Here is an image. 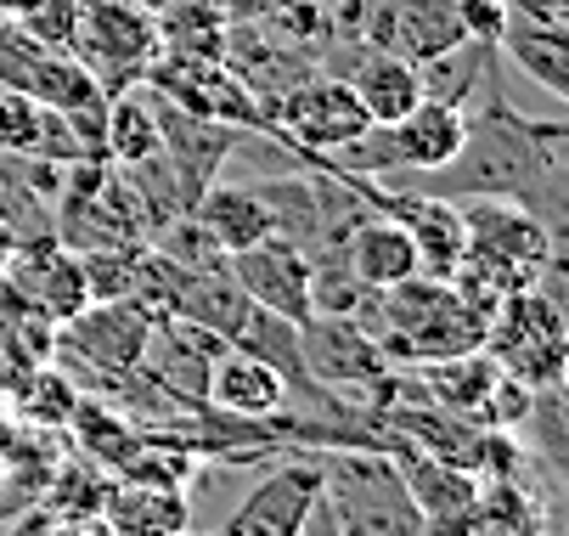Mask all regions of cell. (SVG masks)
Segmentation results:
<instances>
[{"mask_svg": "<svg viewBox=\"0 0 569 536\" xmlns=\"http://www.w3.org/2000/svg\"><path fill=\"white\" fill-rule=\"evenodd\" d=\"M226 18L214 0H170L158 12V51L187 62H220L226 57Z\"/></svg>", "mask_w": 569, "mask_h": 536, "instance_id": "cb8c5ba5", "label": "cell"}, {"mask_svg": "<svg viewBox=\"0 0 569 536\" xmlns=\"http://www.w3.org/2000/svg\"><path fill=\"white\" fill-rule=\"evenodd\" d=\"M192 220L214 238V249H220L226 260L242 255V249H254L260 238L277 232L266 198H260L254 187H237V181H209V187L198 192V204H192Z\"/></svg>", "mask_w": 569, "mask_h": 536, "instance_id": "ac0fdd59", "label": "cell"}, {"mask_svg": "<svg viewBox=\"0 0 569 536\" xmlns=\"http://www.w3.org/2000/svg\"><path fill=\"white\" fill-rule=\"evenodd\" d=\"M214 7H220L226 23H254V18H266L277 7V0H214Z\"/></svg>", "mask_w": 569, "mask_h": 536, "instance_id": "f546056e", "label": "cell"}, {"mask_svg": "<svg viewBox=\"0 0 569 536\" xmlns=\"http://www.w3.org/2000/svg\"><path fill=\"white\" fill-rule=\"evenodd\" d=\"M231 345H237V350H249L254 361H266V367L282 378V385H288V396L310 385L305 356H299V322H288V317H277V311H260V305H249V317H242V328L231 334Z\"/></svg>", "mask_w": 569, "mask_h": 536, "instance_id": "d4e9b609", "label": "cell"}, {"mask_svg": "<svg viewBox=\"0 0 569 536\" xmlns=\"http://www.w3.org/2000/svg\"><path fill=\"white\" fill-rule=\"evenodd\" d=\"M158 328V311L141 299H91L51 334V361L57 367H86L97 385L119 373H136L147 356V339Z\"/></svg>", "mask_w": 569, "mask_h": 536, "instance_id": "5b68a950", "label": "cell"}, {"mask_svg": "<svg viewBox=\"0 0 569 536\" xmlns=\"http://www.w3.org/2000/svg\"><path fill=\"white\" fill-rule=\"evenodd\" d=\"M389 141H395L400 170L435 176V170H446L457 159L462 141H468V108L440 102V97H423L400 125H389Z\"/></svg>", "mask_w": 569, "mask_h": 536, "instance_id": "5bb4252c", "label": "cell"}, {"mask_svg": "<svg viewBox=\"0 0 569 536\" xmlns=\"http://www.w3.org/2000/svg\"><path fill=\"white\" fill-rule=\"evenodd\" d=\"M68 429H73L79 457H86V464H97L108 480H113V475L130 464V457L147 446V429H141L130 413H119L113 401H86V396H79Z\"/></svg>", "mask_w": 569, "mask_h": 536, "instance_id": "7402d4cb", "label": "cell"}, {"mask_svg": "<svg viewBox=\"0 0 569 536\" xmlns=\"http://www.w3.org/2000/svg\"><path fill=\"white\" fill-rule=\"evenodd\" d=\"M350 91L361 102V113L372 125H400L423 102V80H418V62H406L395 51H378V46H356L350 57Z\"/></svg>", "mask_w": 569, "mask_h": 536, "instance_id": "e0dca14e", "label": "cell"}, {"mask_svg": "<svg viewBox=\"0 0 569 536\" xmlns=\"http://www.w3.org/2000/svg\"><path fill=\"white\" fill-rule=\"evenodd\" d=\"M328 7H333V0H328Z\"/></svg>", "mask_w": 569, "mask_h": 536, "instance_id": "d6a6232c", "label": "cell"}, {"mask_svg": "<svg viewBox=\"0 0 569 536\" xmlns=\"http://www.w3.org/2000/svg\"><path fill=\"white\" fill-rule=\"evenodd\" d=\"M361 130H372V119L361 113L345 73H310L288 97L271 102V119H266V136H277L282 147H293L310 165H321L328 152H339Z\"/></svg>", "mask_w": 569, "mask_h": 536, "instance_id": "52a82bcc", "label": "cell"}, {"mask_svg": "<svg viewBox=\"0 0 569 536\" xmlns=\"http://www.w3.org/2000/svg\"><path fill=\"white\" fill-rule=\"evenodd\" d=\"M0 282H7L29 305V311H40L46 322H68L73 311H86V305H91L79 255L57 232H40V238L12 244L7 260H0Z\"/></svg>", "mask_w": 569, "mask_h": 536, "instance_id": "30bf717a", "label": "cell"}, {"mask_svg": "<svg viewBox=\"0 0 569 536\" xmlns=\"http://www.w3.org/2000/svg\"><path fill=\"white\" fill-rule=\"evenodd\" d=\"M429 192L468 198V192H497L525 204L547 220V232L563 238V125L519 119L502 97H491L479 119H468L462 152L429 176Z\"/></svg>", "mask_w": 569, "mask_h": 536, "instance_id": "6da1fadb", "label": "cell"}, {"mask_svg": "<svg viewBox=\"0 0 569 536\" xmlns=\"http://www.w3.org/2000/svg\"><path fill=\"white\" fill-rule=\"evenodd\" d=\"M497 57H508L513 73L541 86L552 102H569V23H525L508 18L497 34Z\"/></svg>", "mask_w": 569, "mask_h": 536, "instance_id": "ffe728a7", "label": "cell"}, {"mask_svg": "<svg viewBox=\"0 0 569 536\" xmlns=\"http://www.w3.org/2000/svg\"><path fill=\"white\" fill-rule=\"evenodd\" d=\"M51 536H113L102 514H57V530Z\"/></svg>", "mask_w": 569, "mask_h": 536, "instance_id": "f1b7e54d", "label": "cell"}, {"mask_svg": "<svg viewBox=\"0 0 569 536\" xmlns=\"http://www.w3.org/2000/svg\"><path fill=\"white\" fill-rule=\"evenodd\" d=\"M136 7H141V12H152V18H158V12H164V7H170V0H136Z\"/></svg>", "mask_w": 569, "mask_h": 536, "instance_id": "4dcf8cb0", "label": "cell"}, {"mask_svg": "<svg viewBox=\"0 0 569 536\" xmlns=\"http://www.w3.org/2000/svg\"><path fill=\"white\" fill-rule=\"evenodd\" d=\"M226 271H231V282L242 288V299L260 305V311H277V317H288V322H305V317H310V255H305L293 238L271 232V238H260L254 249L231 255Z\"/></svg>", "mask_w": 569, "mask_h": 536, "instance_id": "8fae6325", "label": "cell"}, {"mask_svg": "<svg viewBox=\"0 0 569 536\" xmlns=\"http://www.w3.org/2000/svg\"><path fill=\"white\" fill-rule=\"evenodd\" d=\"M345 266H350V277H356L367 294H378V288H395V282H406V277H418V249H412V238H406V226H400L395 215L372 209V215H361V220L350 226Z\"/></svg>", "mask_w": 569, "mask_h": 536, "instance_id": "9a60e30c", "label": "cell"}, {"mask_svg": "<svg viewBox=\"0 0 569 536\" xmlns=\"http://www.w3.org/2000/svg\"><path fill=\"white\" fill-rule=\"evenodd\" d=\"M203 407H214V413H226V418H249V424H254V418H277V413L288 407V385H282L266 361H254L249 350L226 345V350L214 356Z\"/></svg>", "mask_w": 569, "mask_h": 536, "instance_id": "2e32d148", "label": "cell"}, {"mask_svg": "<svg viewBox=\"0 0 569 536\" xmlns=\"http://www.w3.org/2000/svg\"><path fill=\"white\" fill-rule=\"evenodd\" d=\"M457 12H462L468 40H485V46H497V34H502V23H508L502 0H457Z\"/></svg>", "mask_w": 569, "mask_h": 536, "instance_id": "4316f807", "label": "cell"}, {"mask_svg": "<svg viewBox=\"0 0 569 536\" xmlns=\"http://www.w3.org/2000/svg\"><path fill=\"white\" fill-rule=\"evenodd\" d=\"M316 457L321 508L339 525V536H429L400 464L383 446H328Z\"/></svg>", "mask_w": 569, "mask_h": 536, "instance_id": "3957f363", "label": "cell"}, {"mask_svg": "<svg viewBox=\"0 0 569 536\" xmlns=\"http://www.w3.org/2000/svg\"><path fill=\"white\" fill-rule=\"evenodd\" d=\"M147 91H158L164 102L187 108V113H203V119H220V125H237V130H266V108L260 97L237 80V68L220 57V62H187V57H164L147 68Z\"/></svg>", "mask_w": 569, "mask_h": 536, "instance_id": "9c48e42d", "label": "cell"}, {"mask_svg": "<svg viewBox=\"0 0 569 536\" xmlns=\"http://www.w3.org/2000/svg\"><path fill=\"white\" fill-rule=\"evenodd\" d=\"M158 152V97L147 86H130L119 97H108V113H102V165L113 170H130L141 159Z\"/></svg>", "mask_w": 569, "mask_h": 536, "instance_id": "603a6c76", "label": "cell"}, {"mask_svg": "<svg viewBox=\"0 0 569 536\" xmlns=\"http://www.w3.org/2000/svg\"><path fill=\"white\" fill-rule=\"evenodd\" d=\"M485 350L491 361L519 378L525 390H558L563 385V361H569V328H563V305L547 282L519 288L497 305V317L485 322Z\"/></svg>", "mask_w": 569, "mask_h": 536, "instance_id": "277c9868", "label": "cell"}, {"mask_svg": "<svg viewBox=\"0 0 569 536\" xmlns=\"http://www.w3.org/2000/svg\"><path fill=\"white\" fill-rule=\"evenodd\" d=\"M316 497H321V457L293 446V451L271 457L266 480L249 486V497L231 508L220 536H299Z\"/></svg>", "mask_w": 569, "mask_h": 536, "instance_id": "ba28073f", "label": "cell"}, {"mask_svg": "<svg viewBox=\"0 0 569 536\" xmlns=\"http://www.w3.org/2000/svg\"><path fill=\"white\" fill-rule=\"evenodd\" d=\"M412 385H423L418 396L423 401H435V407H451V413H479V401H485V390L497 385V361H491V350H457V356H440V361H418V367H400Z\"/></svg>", "mask_w": 569, "mask_h": 536, "instance_id": "44dd1931", "label": "cell"}, {"mask_svg": "<svg viewBox=\"0 0 569 536\" xmlns=\"http://www.w3.org/2000/svg\"><path fill=\"white\" fill-rule=\"evenodd\" d=\"M367 198H372V209H383V215H395L406 226L423 277L446 282L462 266V215H457V198H440V192H389L378 181H367Z\"/></svg>", "mask_w": 569, "mask_h": 536, "instance_id": "4fadbf2b", "label": "cell"}, {"mask_svg": "<svg viewBox=\"0 0 569 536\" xmlns=\"http://www.w3.org/2000/svg\"><path fill=\"white\" fill-rule=\"evenodd\" d=\"M502 7L525 23H569V0H502Z\"/></svg>", "mask_w": 569, "mask_h": 536, "instance_id": "83f0119b", "label": "cell"}, {"mask_svg": "<svg viewBox=\"0 0 569 536\" xmlns=\"http://www.w3.org/2000/svg\"><path fill=\"white\" fill-rule=\"evenodd\" d=\"M102 519L113 536H181L192 530V492L113 480L102 497Z\"/></svg>", "mask_w": 569, "mask_h": 536, "instance_id": "d6986e66", "label": "cell"}, {"mask_svg": "<svg viewBox=\"0 0 569 536\" xmlns=\"http://www.w3.org/2000/svg\"><path fill=\"white\" fill-rule=\"evenodd\" d=\"M181 536H203V530H181ZM214 536H220V530H214Z\"/></svg>", "mask_w": 569, "mask_h": 536, "instance_id": "1f68e13d", "label": "cell"}, {"mask_svg": "<svg viewBox=\"0 0 569 536\" xmlns=\"http://www.w3.org/2000/svg\"><path fill=\"white\" fill-rule=\"evenodd\" d=\"M457 215H462V266L457 271L479 277L502 299L519 288H536L552 271L558 238L525 204L497 198V192H468V198H457Z\"/></svg>", "mask_w": 569, "mask_h": 536, "instance_id": "7a4b0ae2", "label": "cell"}, {"mask_svg": "<svg viewBox=\"0 0 569 536\" xmlns=\"http://www.w3.org/2000/svg\"><path fill=\"white\" fill-rule=\"evenodd\" d=\"M68 51L91 68L102 97H119L141 86L158 62V18L141 12L136 0H79V29Z\"/></svg>", "mask_w": 569, "mask_h": 536, "instance_id": "8992f818", "label": "cell"}, {"mask_svg": "<svg viewBox=\"0 0 569 536\" xmlns=\"http://www.w3.org/2000/svg\"><path fill=\"white\" fill-rule=\"evenodd\" d=\"M12 23H18L34 46L68 51V46H73V29H79V0H29Z\"/></svg>", "mask_w": 569, "mask_h": 536, "instance_id": "484cf974", "label": "cell"}, {"mask_svg": "<svg viewBox=\"0 0 569 536\" xmlns=\"http://www.w3.org/2000/svg\"><path fill=\"white\" fill-rule=\"evenodd\" d=\"M231 339L187 322V317H158L152 339H147V356H141V373L152 378L164 396H176L181 407H203L209 396V373H214V356L226 350Z\"/></svg>", "mask_w": 569, "mask_h": 536, "instance_id": "7c38bea8", "label": "cell"}]
</instances>
